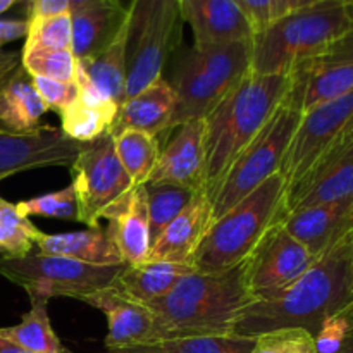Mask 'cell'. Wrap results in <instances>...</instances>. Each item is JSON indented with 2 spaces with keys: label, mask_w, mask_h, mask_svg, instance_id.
I'll use <instances>...</instances> for the list:
<instances>
[{
  "label": "cell",
  "mask_w": 353,
  "mask_h": 353,
  "mask_svg": "<svg viewBox=\"0 0 353 353\" xmlns=\"http://www.w3.org/2000/svg\"><path fill=\"white\" fill-rule=\"evenodd\" d=\"M350 236L352 233L321 254L286 288L255 295L241 310L233 334L257 338L268 331L302 327L316 336L324 321L340 314L353 302Z\"/></svg>",
  "instance_id": "6da1fadb"
},
{
  "label": "cell",
  "mask_w": 353,
  "mask_h": 353,
  "mask_svg": "<svg viewBox=\"0 0 353 353\" xmlns=\"http://www.w3.org/2000/svg\"><path fill=\"white\" fill-rule=\"evenodd\" d=\"M290 74L248 71L226 99L205 117L203 195L212 200L228 169L252 143L285 100Z\"/></svg>",
  "instance_id": "7a4b0ae2"
},
{
  "label": "cell",
  "mask_w": 353,
  "mask_h": 353,
  "mask_svg": "<svg viewBox=\"0 0 353 353\" xmlns=\"http://www.w3.org/2000/svg\"><path fill=\"white\" fill-rule=\"evenodd\" d=\"M245 262L231 271L183 276L168 295L148 303L161 341L176 338L233 334L241 310L252 302Z\"/></svg>",
  "instance_id": "3957f363"
},
{
  "label": "cell",
  "mask_w": 353,
  "mask_h": 353,
  "mask_svg": "<svg viewBox=\"0 0 353 353\" xmlns=\"http://www.w3.org/2000/svg\"><path fill=\"white\" fill-rule=\"evenodd\" d=\"M353 30V3L321 0L290 12L252 38L250 71L290 74L300 64L323 55Z\"/></svg>",
  "instance_id": "277c9868"
},
{
  "label": "cell",
  "mask_w": 353,
  "mask_h": 353,
  "mask_svg": "<svg viewBox=\"0 0 353 353\" xmlns=\"http://www.w3.org/2000/svg\"><path fill=\"white\" fill-rule=\"evenodd\" d=\"M285 196V179L278 172L210 224L192 268L199 272H224L243 264L265 233L283 219Z\"/></svg>",
  "instance_id": "5b68a950"
},
{
  "label": "cell",
  "mask_w": 353,
  "mask_h": 353,
  "mask_svg": "<svg viewBox=\"0 0 353 353\" xmlns=\"http://www.w3.org/2000/svg\"><path fill=\"white\" fill-rule=\"evenodd\" d=\"M252 65V40L193 45L174 72L176 110L171 130L192 119H205Z\"/></svg>",
  "instance_id": "8992f818"
},
{
  "label": "cell",
  "mask_w": 353,
  "mask_h": 353,
  "mask_svg": "<svg viewBox=\"0 0 353 353\" xmlns=\"http://www.w3.org/2000/svg\"><path fill=\"white\" fill-rule=\"evenodd\" d=\"M178 0H131L128 7L126 99L162 78L181 30Z\"/></svg>",
  "instance_id": "52a82bcc"
},
{
  "label": "cell",
  "mask_w": 353,
  "mask_h": 353,
  "mask_svg": "<svg viewBox=\"0 0 353 353\" xmlns=\"http://www.w3.org/2000/svg\"><path fill=\"white\" fill-rule=\"evenodd\" d=\"M126 264L97 265L76 259L30 252L24 257H0V276L21 286L30 299L69 296L81 300L112 285Z\"/></svg>",
  "instance_id": "ba28073f"
},
{
  "label": "cell",
  "mask_w": 353,
  "mask_h": 353,
  "mask_svg": "<svg viewBox=\"0 0 353 353\" xmlns=\"http://www.w3.org/2000/svg\"><path fill=\"white\" fill-rule=\"evenodd\" d=\"M302 114L292 107L281 105L276 109L261 133L241 152L228 169L212 200V223L233 209L238 202L250 195L254 190L271 176L281 171L286 150L290 147Z\"/></svg>",
  "instance_id": "9c48e42d"
},
{
  "label": "cell",
  "mask_w": 353,
  "mask_h": 353,
  "mask_svg": "<svg viewBox=\"0 0 353 353\" xmlns=\"http://www.w3.org/2000/svg\"><path fill=\"white\" fill-rule=\"evenodd\" d=\"M69 168L78 221L88 228L100 226L103 210L134 186L117 157L110 133L83 143Z\"/></svg>",
  "instance_id": "30bf717a"
},
{
  "label": "cell",
  "mask_w": 353,
  "mask_h": 353,
  "mask_svg": "<svg viewBox=\"0 0 353 353\" xmlns=\"http://www.w3.org/2000/svg\"><path fill=\"white\" fill-rule=\"evenodd\" d=\"M353 130V90L302 114L281 165L286 193Z\"/></svg>",
  "instance_id": "8fae6325"
},
{
  "label": "cell",
  "mask_w": 353,
  "mask_h": 353,
  "mask_svg": "<svg viewBox=\"0 0 353 353\" xmlns=\"http://www.w3.org/2000/svg\"><path fill=\"white\" fill-rule=\"evenodd\" d=\"M316 261V255L279 221L245 261V283L252 296L278 292L296 281Z\"/></svg>",
  "instance_id": "7c38bea8"
},
{
  "label": "cell",
  "mask_w": 353,
  "mask_h": 353,
  "mask_svg": "<svg viewBox=\"0 0 353 353\" xmlns=\"http://www.w3.org/2000/svg\"><path fill=\"white\" fill-rule=\"evenodd\" d=\"M81 147L61 128L47 124L24 133L0 130V181L30 169L71 165Z\"/></svg>",
  "instance_id": "4fadbf2b"
},
{
  "label": "cell",
  "mask_w": 353,
  "mask_h": 353,
  "mask_svg": "<svg viewBox=\"0 0 353 353\" xmlns=\"http://www.w3.org/2000/svg\"><path fill=\"white\" fill-rule=\"evenodd\" d=\"M348 196H353V130L286 193L285 216Z\"/></svg>",
  "instance_id": "5bb4252c"
},
{
  "label": "cell",
  "mask_w": 353,
  "mask_h": 353,
  "mask_svg": "<svg viewBox=\"0 0 353 353\" xmlns=\"http://www.w3.org/2000/svg\"><path fill=\"white\" fill-rule=\"evenodd\" d=\"M83 302L105 314L109 323L105 347L109 352L161 343L154 312L145 303L128 299L114 286L88 295Z\"/></svg>",
  "instance_id": "9a60e30c"
},
{
  "label": "cell",
  "mask_w": 353,
  "mask_h": 353,
  "mask_svg": "<svg viewBox=\"0 0 353 353\" xmlns=\"http://www.w3.org/2000/svg\"><path fill=\"white\" fill-rule=\"evenodd\" d=\"M205 172V119H192L178 126V133L161 150L147 183L185 186L203 193Z\"/></svg>",
  "instance_id": "2e32d148"
},
{
  "label": "cell",
  "mask_w": 353,
  "mask_h": 353,
  "mask_svg": "<svg viewBox=\"0 0 353 353\" xmlns=\"http://www.w3.org/2000/svg\"><path fill=\"white\" fill-rule=\"evenodd\" d=\"M109 221L105 233L126 265L141 264L152 250L150 221H148L145 185L133 186L110 203L102 214Z\"/></svg>",
  "instance_id": "e0dca14e"
},
{
  "label": "cell",
  "mask_w": 353,
  "mask_h": 353,
  "mask_svg": "<svg viewBox=\"0 0 353 353\" xmlns=\"http://www.w3.org/2000/svg\"><path fill=\"white\" fill-rule=\"evenodd\" d=\"M283 228L316 257L352 233L353 196L295 210L281 219Z\"/></svg>",
  "instance_id": "ac0fdd59"
},
{
  "label": "cell",
  "mask_w": 353,
  "mask_h": 353,
  "mask_svg": "<svg viewBox=\"0 0 353 353\" xmlns=\"http://www.w3.org/2000/svg\"><path fill=\"white\" fill-rule=\"evenodd\" d=\"M212 224V203L203 193H196L176 219L168 224L154 241L147 261L192 265L207 230Z\"/></svg>",
  "instance_id": "d6986e66"
},
{
  "label": "cell",
  "mask_w": 353,
  "mask_h": 353,
  "mask_svg": "<svg viewBox=\"0 0 353 353\" xmlns=\"http://www.w3.org/2000/svg\"><path fill=\"white\" fill-rule=\"evenodd\" d=\"M179 7L199 47L252 40L255 34L234 0H181Z\"/></svg>",
  "instance_id": "ffe728a7"
},
{
  "label": "cell",
  "mask_w": 353,
  "mask_h": 353,
  "mask_svg": "<svg viewBox=\"0 0 353 353\" xmlns=\"http://www.w3.org/2000/svg\"><path fill=\"white\" fill-rule=\"evenodd\" d=\"M174 110V88L164 78H159L137 95L128 97L121 102L109 133L117 134L124 130H138L159 137L161 133L171 131Z\"/></svg>",
  "instance_id": "44dd1931"
},
{
  "label": "cell",
  "mask_w": 353,
  "mask_h": 353,
  "mask_svg": "<svg viewBox=\"0 0 353 353\" xmlns=\"http://www.w3.org/2000/svg\"><path fill=\"white\" fill-rule=\"evenodd\" d=\"M76 85L79 95L64 112H61V130L71 140L79 143H88L102 134L109 133L119 105L105 99L99 90L90 83L81 65L76 61Z\"/></svg>",
  "instance_id": "7402d4cb"
},
{
  "label": "cell",
  "mask_w": 353,
  "mask_h": 353,
  "mask_svg": "<svg viewBox=\"0 0 353 353\" xmlns=\"http://www.w3.org/2000/svg\"><path fill=\"white\" fill-rule=\"evenodd\" d=\"M69 14L72 54L76 59H92L117 37L128 19V7L121 0H99Z\"/></svg>",
  "instance_id": "603a6c76"
},
{
  "label": "cell",
  "mask_w": 353,
  "mask_h": 353,
  "mask_svg": "<svg viewBox=\"0 0 353 353\" xmlns=\"http://www.w3.org/2000/svg\"><path fill=\"white\" fill-rule=\"evenodd\" d=\"M47 105L23 65L0 85V130L24 133L40 126Z\"/></svg>",
  "instance_id": "cb8c5ba5"
},
{
  "label": "cell",
  "mask_w": 353,
  "mask_h": 353,
  "mask_svg": "<svg viewBox=\"0 0 353 353\" xmlns=\"http://www.w3.org/2000/svg\"><path fill=\"white\" fill-rule=\"evenodd\" d=\"M192 271L195 269L188 264L145 261L141 264L124 265L110 286L128 299L148 305L168 295L172 286Z\"/></svg>",
  "instance_id": "d4e9b609"
},
{
  "label": "cell",
  "mask_w": 353,
  "mask_h": 353,
  "mask_svg": "<svg viewBox=\"0 0 353 353\" xmlns=\"http://www.w3.org/2000/svg\"><path fill=\"white\" fill-rule=\"evenodd\" d=\"M37 247L41 254L76 259L86 264H124L109 234L100 226L88 228L85 231H71V233H41Z\"/></svg>",
  "instance_id": "484cf974"
},
{
  "label": "cell",
  "mask_w": 353,
  "mask_h": 353,
  "mask_svg": "<svg viewBox=\"0 0 353 353\" xmlns=\"http://www.w3.org/2000/svg\"><path fill=\"white\" fill-rule=\"evenodd\" d=\"M99 93L121 105L126 99L128 19L117 37L92 59H76Z\"/></svg>",
  "instance_id": "4316f807"
},
{
  "label": "cell",
  "mask_w": 353,
  "mask_h": 353,
  "mask_svg": "<svg viewBox=\"0 0 353 353\" xmlns=\"http://www.w3.org/2000/svg\"><path fill=\"white\" fill-rule=\"evenodd\" d=\"M19 324L0 327V336L33 353H71L62 345L48 317V300L33 296Z\"/></svg>",
  "instance_id": "83f0119b"
},
{
  "label": "cell",
  "mask_w": 353,
  "mask_h": 353,
  "mask_svg": "<svg viewBox=\"0 0 353 353\" xmlns=\"http://www.w3.org/2000/svg\"><path fill=\"white\" fill-rule=\"evenodd\" d=\"M112 137L117 157L133 185H147L161 155L159 137L138 130H124Z\"/></svg>",
  "instance_id": "f1b7e54d"
},
{
  "label": "cell",
  "mask_w": 353,
  "mask_h": 353,
  "mask_svg": "<svg viewBox=\"0 0 353 353\" xmlns=\"http://www.w3.org/2000/svg\"><path fill=\"white\" fill-rule=\"evenodd\" d=\"M145 195H147L148 207V221H150V236L152 245L161 236L162 231L168 228L172 219L179 216L196 195L193 190L185 188V186L176 185H145Z\"/></svg>",
  "instance_id": "f546056e"
},
{
  "label": "cell",
  "mask_w": 353,
  "mask_h": 353,
  "mask_svg": "<svg viewBox=\"0 0 353 353\" xmlns=\"http://www.w3.org/2000/svg\"><path fill=\"white\" fill-rule=\"evenodd\" d=\"M41 231L28 217L17 212L16 203L0 196V254L2 257H24L40 238Z\"/></svg>",
  "instance_id": "4dcf8cb0"
},
{
  "label": "cell",
  "mask_w": 353,
  "mask_h": 353,
  "mask_svg": "<svg viewBox=\"0 0 353 353\" xmlns=\"http://www.w3.org/2000/svg\"><path fill=\"white\" fill-rule=\"evenodd\" d=\"M21 65L30 76L71 83L76 78V57L72 50L31 48L21 52Z\"/></svg>",
  "instance_id": "1f68e13d"
},
{
  "label": "cell",
  "mask_w": 353,
  "mask_h": 353,
  "mask_svg": "<svg viewBox=\"0 0 353 353\" xmlns=\"http://www.w3.org/2000/svg\"><path fill=\"white\" fill-rule=\"evenodd\" d=\"M47 48V50H72L71 14L38 17L30 21L23 50Z\"/></svg>",
  "instance_id": "d6a6232c"
},
{
  "label": "cell",
  "mask_w": 353,
  "mask_h": 353,
  "mask_svg": "<svg viewBox=\"0 0 353 353\" xmlns=\"http://www.w3.org/2000/svg\"><path fill=\"white\" fill-rule=\"evenodd\" d=\"M255 338L236 334H209V336H190L164 340L159 347L168 353H250Z\"/></svg>",
  "instance_id": "836d02e7"
},
{
  "label": "cell",
  "mask_w": 353,
  "mask_h": 353,
  "mask_svg": "<svg viewBox=\"0 0 353 353\" xmlns=\"http://www.w3.org/2000/svg\"><path fill=\"white\" fill-rule=\"evenodd\" d=\"M16 207L17 212L23 217L40 216L52 217V219L78 221V205H76V195L71 185L59 192L34 196L31 200H23V202L16 203Z\"/></svg>",
  "instance_id": "e575fe53"
},
{
  "label": "cell",
  "mask_w": 353,
  "mask_h": 353,
  "mask_svg": "<svg viewBox=\"0 0 353 353\" xmlns=\"http://www.w3.org/2000/svg\"><path fill=\"white\" fill-rule=\"evenodd\" d=\"M250 353H317V348L309 331L283 327L259 334Z\"/></svg>",
  "instance_id": "d590c367"
},
{
  "label": "cell",
  "mask_w": 353,
  "mask_h": 353,
  "mask_svg": "<svg viewBox=\"0 0 353 353\" xmlns=\"http://www.w3.org/2000/svg\"><path fill=\"white\" fill-rule=\"evenodd\" d=\"M31 79H33L34 88H37L38 95L41 97L47 109L54 110L57 114L64 112L79 95L76 81L62 83L54 81V79L40 78V76H31Z\"/></svg>",
  "instance_id": "8d00e7d4"
},
{
  "label": "cell",
  "mask_w": 353,
  "mask_h": 353,
  "mask_svg": "<svg viewBox=\"0 0 353 353\" xmlns=\"http://www.w3.org/2000/svg\"><path fill=\"white\" fill-rule=\"evenodd\" d=\"M234 2L245 14L255 34L264 31L278 19L276 0H234Z\"/></svg>",
  "instance_id": "74e56055"
},
{
  "label": "cell",
  "mask_w": 353,
  "mask_h": 353,
  "mask_svg": "<svg viewBox=\"0 0 353 353\" xmlns=\"http://www.w3.org/2000/svg\"><path fill=\"white\" fill-rule=\"evenodd\" d=\"M69 12V0H26V19Z\"/></svg>",
  "instance_id": "f35d334b"
},
{
  "label": "cell",
  "mask_w": 353,
  "mask_h": 353,
  "mask_svg": "<svg viewBox=\"0 0 353 353\" xmlns=\"http://www.w3.org/2000/svg\"><path fill=\"white\" fill-rule=\"evenodd\" d=\"M28 28H30L28 19H2L0 17V48L10 41L26 38Z\"/></svg>",
  "instance_id": "ab89813d"
},
{
  "label": "cell",
  "mask_w": 353,
  "mask_h": 353,
  "mask_svg": "<svg viewBox=\"0 0 353 353\" xmlns=\"http://www.w3.org/2000/svg\"><path fill=\"white\" fill-rule=\"evenodd\" d=\"M21 65V54L0 48V85Z\"/></svg>",
  "instance_id": "60d3db41"
},
{
  "label": "cell",
  "mask_w": 353,
  "mask_h": 353,
  "mask_svg": "<svg viewBox=\"0 0 353 353\" xmlns=\"http://www.w3.org/2000/svg\"><path fill=\"white\" fill-rule=\"evenodd\" d=\"M341 316L347 323V331H345L343 343L336 353H353V302L345 310H341Z\"/></svg>",
  "instance_id": "b9f144b4"
},
{
  "label": "cell",
  "mask_w": 353,
  "mask_h": 353,
  "mask_svg": "<svg viewBox=\"0 0 353 353\" xmlns=\"http://www.w3.org/2000/svg\"><path fill=\"white\" fill-rule=\"evenodd\" d=\"M321 2V0H276V9H278V19L286 16L290 12L303 9V7L314 6V3Z\"/></svg>",
  "instance_id": "7bdbcfd3"
},
{
  "label": "cell",
  "mask_w": 353,
  "mask_h": 353,
  "mask_svg": "<svg viewBox=\"0 0 353 353\" xmlns=\"http://www.w3.org/2000/svg\"><path fill=\"white\" fill-rule=\"evenodd\" d=\"M107 353H168L164 348L159 345H140V347H130V348H121V350H112Z\"/></svg>",
  "instance_id": "ee69618b"
},
{
  "label": "cell",
  "mask_w": 353,
  "mask_h": 353,
  "mask_svg": "<svg viewBox=\"0 0 353 353\" xmlns=\"http://www.w3.org/2000/svg\"><path fill=\"white\" fill-rule=\"evenodd\" d=\"M0 353H33V352H28L24 348H21L19 345L12 343V341L6 340L3 336H0Z\"/></svg>",
  "instance_id": "f6af8a7d"
},
{
  "label": "cell",
  "mask_w": 353,
  "mask_h": 353,
  "mask_svg": "<svg viewBox=\"0 0 353 353\" xmlns=\"http://www.w3.org/2000/svg\"><path fill=\"white\" fill-rule=\"evenodd\" d=\"M93 2H99V0H69V12L81 9V7L90 6V3Z\"/></svg>",
  "instance_id": "bcb514c9"
},
{
  "label": "cell",
  "mask_w": 353,
  "mask_h": 353,
  "mask_svg": "<svg viewBox=\"0 0 353 353\" xmlns=\"http://www.w3.org/2000/svg\"><path fill=\"white\" fill-rule=\"evenodd\" d=\"M17 2H21V0H0V16H2L6 10H9L12 6H16Z\"/></svg>",
  "instance_id": "7dc6e473"
},
{
  "label": "cell",
  "mask_w": 353,
  "mask_h": 353,
  "mask_svg": "<svg viewBox=\"0 0 353 353\" xmlns=\"http://www.w3.org/2000/svg\"><path fill=\"white\" fill-rule=\"evenodd\" d=\"M350 276H352V290H353V231L350 236Z\"/></svg>",
  "instance_id": "c3c4849f"
},
{
  "label": "cell",
  "mask_w": 353,
  "mask_h": 353,
  "mask_svg": "<svg viewBox=\"0 0 353 353\" xmlns=\"http://www.w3.org/2000/svg\"><path fill=\"white\" fill-rule=\"evenodd\" d=\"M348 2H352V3H353V0H348Z\"/></svg>",
  "instance_id": "681fc988"
},
{
  "label": "cell",
  "mask_w": 353,
  "mask_h": 353,
  "mask_svg": "<svg viewBox=\"0 0 353 353\" xmlns=\"http://www.w3.org/2000/svg\"><path fill=\"white\" fill-rule=\"evenodd\" d=\"M178 2H181V0H178Z\"/></svg>",
  "instance_id": "f907efd6"
}]
</instances>
